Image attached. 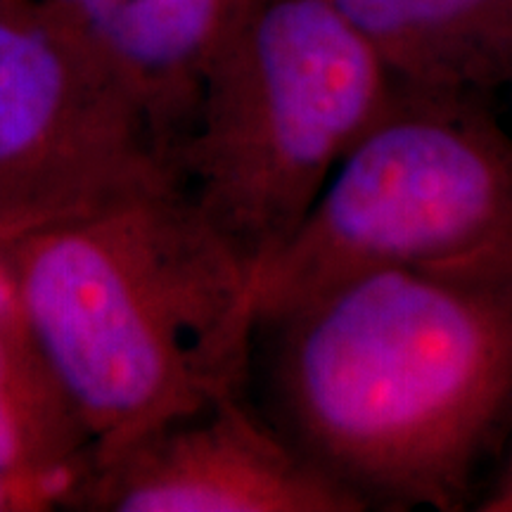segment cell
<instances>
[{
  "mask_svg": "<svg viewBox=\"0 0 512 512\" xmlns=\"http://www.w3.org/2000/svg\"><path fill=\"white\" fill-rule=\"evenodd\" d=\"M176 178L150 114L46 0L0 12V223L34 228Z\"/></svg>",
  "mask_w": 512,
  "mask_h": 512,
  "instance_id": "5b68a950",
  "label": "cell"
},
{
  "mask_svg": "<svg viewBox=\"0 0 512 512\" xmlns=\"http://www.w3.org/2000/svg\"><path fill=\"white\" fill-rule=\"evenodd\" d=\"M484 510H489V512H512V494L505 496V498H498V501H494V503H489Z\"/></svg>",
  "mask_w": 512,
  "mask_h": 512,
  "instance_id": "4fadbf2b",
  "label": "cell"
},
{
  "mask_svg": "<svg viewBox=\"0 0 512 512\" xmlns=\"http://www.w3.org/2000/svg\"><path fill=\"white\" fill-rule=\"evenodd\" d=\"M512 494V453H510V460H508V465H505V470H503V477H501V482H498V486L494 491H491L489 496L484 498V503L479 505V508H486V505L489 503H494V501H498V498H505V496H510Z\"/></svg>",
  "mask_w": 512,
  "mask_h": 512,
  "instance_id": "7c38bea8",
  "label": "cell"
},
{
  "mask_svg": "<svg viewBox=\"0 0 512 512\" xmlns=\"http://www.w3.org/2000/svg\"><path fill=\"white\" fill-rule=\"evenodd\" d=\"M0 512H34L27 498L0 479Z\"/></svg>",
  "mask_w": 512,
  "mask_h": 512,
  "instance_id": "8fae6325",
  "label": "cell"
},
{
  "mask_svg": "<svg viewBox=\"0 0 512 512\" xmlns=\"http://www.w3.org/2000/svg\"><path fill=\"white\" fill-rule=\"evenodd\" d=\"M121 74L171 157L202 79L249 0H46Z\"/></svg>",
  "mask_w": 512,
  "mask_h": 512,
  "instance_id": "52a82bcc",
  "label": "cell"
},
{
  "mask_svg": "<svg viewBox=\"0 0 512 512\" xmlns=\"http://www.w3.org/2000/svg\"><path fill=\"white\" fill-rule=\"evenodd\" d=\"M401 86L512 93V0H332Z\"/></svg>",
  "mask_w": 512,
  "mask_h": 512,
  "instance_id": "ba28073f",
  "label": "cell"
},
{
  "mask_svg": "<svg viewBox=\"0 0 512 512\" xmlns=\"http://www.w3.org/2000/svg\"><path fill=\"white\" fill-rule=\"evenodd\" d=\"M98 446L19 313L0 316V479L34 512L74 510Z\"/></svg>",
  "mask_w": 512,
  "mask_h": 512,
  "instance_id": "9c48e42d",
  "label": "cell"
},
{
  "mask_svg": "<svg viewBox=\"0 0 512 512\" xmlns=\"http://www.w3.org/2000/svg\"><path fill=\"white\" fill-rule=\"evenodd\" d=\"M83 512H361L245 392L171 415L95 460Z\"/></svg>",
  "mask_w": 512,
  "mask_h": 512,
  "instance_id": "8992f818",
  "label": "cell"
},
{
  "mask_svg": "<svg viewBox=\"0 0 512 512\" xmlns=\"http://www.w3.org/2000/svg\"><path fill=\"white\" fill-rule=\"evenodd\" d=\"M486 100L399 83L256 278V320L377 268L512 275V136Z\"/></svg>",
  "mask_w": 512,
  "mask_h": 512,
  "instance_id": "277c9868",
  "label": "cell"
},
{
  "mask_svg": "<svg viewBox=\"0 0 512 512\" xmlns=\"http://www.w3.org/2000/svg\"><path fill=\"white\" fill-rule=\"evenodd\" d=\"M24 230L27 228L0 223V316L17 313L15 290H12V273H10V245L19 233H24Z\"/></svg>",
  "mask_w": 512,
  "mask_h": 512,
  "instance_id": "30bf717a",
  "label": "cell"
},
{
  "mask_svg": "<svg viewBox=\"0 0 512 512\" xmlns=\"http://www.w3.org/2000/svg\"><path fill=\"white\" fill-rule=\"evenodd\" d=\"M10 273L19 318L98 458L247 389L254 275L176 178L27 228Z\"/></svg>",
  "mask_w": 512,
  "mask_h": 512,
  "instance_id": "7a4b0ae2",
  "label": "cell"
},
{
  "mask_svg": "<svg viewBox=\"0 0 512 512\" xmlns=\"http://www.w3.org/2000/svg\"><path fill=\"white\" fill-rule=\"evenodd\" d=\"M399 81L332 0H249L174 152L185 195L256 278Z\"/></svg>",
  "mask_w": 512,
  "mask_h": 512,
  "instance_id": "3957f363",
  "label": "cell"
},
{
  "mask_svg": "<svg viewBox=\"0 0 512 512\" xmlns=\"http://www.w3.org/2000/svg\"><path fill=\"white\" fill-rule=\"evenodd\" d=\"M252 363L261 413L366 510H460L512 427V275H351L256 320Z\"/></svg>",
  "mask_w": 512,
  "mask_h": 512,
  "instance_id": "6da1fadb",
  "label": "cell"
},
{
  "mask_svg": "<svg viewBox=\"0 0 512 512\" xmlns=\"http://www.w3.org/2000/svg\"><path fill=\"white\" fill-rule=\"evenodd\" d=\"M22 3H27V0H0V12L15 8V5H22Z\"/></svg>",
  "mask_w": 512,
  "mask_h": 512,
  "instance_id": "5bb4252c",
  "label": "cell"
}]
</instances>
